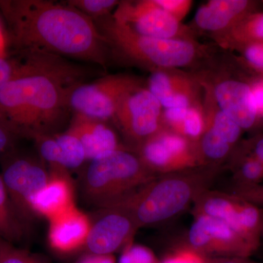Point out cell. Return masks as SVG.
Returning <instances> with one entry per match:
<instances>
[{
  "label": "cell",
  "mask_w": 263,
  "mask_h": 263,
  "mask_svg": "<svg viewBox=\"0 0 263 263\" xmlns=\"http://www.w3.org/2000/svg\"><path fill=\"white\" fill-rule=\"evenodd\" d=\"M28 67L0 89V125L15 138L34 141L54 135L71 111V91L88 72L63 57L41 51L21 53Z\"/></svg>",
  "instance_id": "6da1fadb"
},
{
  "label": "cell",
  "mask_w": 263,
  "mask_h": 263,
  "mask_svg": "<svg viewBox=\"0 0 263 263\" xmlns=\"http://www.w3.org/2000/svg\"><path fill=\"white\" fill-rule=\"evenodd\" d=\"M15 53L41 51L101 66L108 46L94 21L70 5L46 0H0Z\"/></svg>",
  "instance_id": "7a4b0ae2"
},
{
  "label": "cell",
  "mask_w": 263,
  "mask_h": 263,
  "mask_svg": "<svg viewBox=\"0 0 263 263\" xmlns=\"http://www.w3.org/2000/svg\"><path fill=\"white\" fill-rule=\"evenodd\" d=\"M221 169L205 166L157 176L116 207L129 212L139 228L162 224L184 212L209 190Z\"/></svg>",
  "instance_id": "3957f363"
},
{
  "label": "cell",
  "mask_w": 263,
  "mask_h": 263,
  "mask_svg": "<svg viewBox=\"0 0 263 263\" xmlns=\"http://www.w3.org/2000/svg\"><path fill=\"white\" fill-rule=\"evenodd\" d=\"M93 21L110 52L151 72L189 67L206 55L205 46L197 41L141 35L118 22L112 14Z\"/></svg>",
  "instance_id": "277c9868"
},
{
  "label": "cell",
  "mask_w": 263,
  "mask_h": 263,
  "mask_svg": "<svg viewBox=\"0 0 263 263\" xmlns=\"http://www.w3.org/2000/svg\"><path fill=\"white\" fill-rule=\"evenodd\" d=\"M89 162L80 179V193L84 202L97 209L120 205L157 176L129 148Z\"/></svg>",
  "instance_id": "5b68a950"
},
{
  "label": "cell",
  "mask_w": 263,
  "mask_h": 263,
  "mask_svg": "<svg viewBox=\"0 0 263 263\" xmlns=\"http://www.w3.org/2000/svg\"><path fill=\"white\" fill-rule=\"evenodd\" d=\"M193 214L220 219L259 248L262 237L263 210L243 197L209 189L194 202Z\"/></svg>",
  "instance_id": "8992f818"
},
{
  "label": "cell",
  "mask_w": 263,
  "mask_h": 263,
  "mask_svg": "<svg viewBox=\"0 0 263 263\" xmlns=\"http://www.w3.org/2000/svg\"><path fill=\"white\" fill-rule=\"evenodd\" d=\"M162 113L158 100L140 85L123 97L112 121L134 151L162 128Z\"/></svg>",
  "instance_id": "52a82bcc"
},
{
  "label": "cell",
  "mask_w": 263,
  "mask_h": 263,
  "mask_svg": "<svg viewBox=\"0 0 263 263\" xmlns=\"http://www.w3.org/2000/svg\"><path fill=\"white\" fill-rule=\"evenodd\" d=\"M134 152L147 168L157 176L205 167L197 143L163 127Z\"/></svg>",
  "instance_id": "ba28073f"
},
{
  "label": "cell",
  "mask_w": 263,
  "mask_h": 263,
  "mask_svg": "<svg viewBox=\"0 0 263 263\" xmlns=\"http://www.w3.org/2000/svg\"><path fill=\"white\" fill-rule=\"evenodd\" d=\"M142 85L128 75L105 76L91 83H83L71 91L69 106L74 114L98 120H112L123 97Z\"/></svg>",
  "instance_id": "9c48e42d"
},
{
  "label": "cell",
  "mask_w": 263,
  "mask_h": 263,
  "mask_svg": "<svg viewBox=\"0 0 263 263\" xmlns=\"http://www.w3.org/2000/svg\"><path fill=\"white\" fill-rule=\"evenodd\" d=\"M2 159V179L19 214L32 226L35 220L31 211L33 197L45 186L50 177L46 164L15 150Z\"/></svg>",
  "instance_id": "30bf717a"
},
{
  "label": "cell",
  "mask_w": 263,
  "mask_h": 263,
  "mask_svg": "<svg viewBox=\"0 0 263 263\" xmlns=\"http://www.w3.org/2000/svg\"><path fill=\"white\" fill-rule=\"evenodd\" d=\"M183 245L206 258L245 257L250 258L257 247L220 219L196 214Z\"/></svg>",
  "instance_id": "8fae6325"
},
{
  "label": "cell",
  "mask_w": 263,
  "mask_h": 263,
  "mask_svg": "<svg viewBox=\"0 0 263 263\" xmlns=\"http://www.w3.org/2000/svg\"><path fill=\"white\" fill-rule=\"evenodd\" d=\"M112 15L118 22L141 35L196 41L193 29L166 13L155 0L120 2Z\"/></svg>",
  "instance_id": "7c38bea8"
},
{
  "label": "cell",
  "mask_w": 263,
  "mask_h": 263,
  "mask_svg": "<svg viewBox=\"0 0 263 263\" xmlns=\"http://www.w3.org/2000/svg\"><path fill=\"white\" fill-rule=\"evenodd\" d=\"M91 221L84 248L85 252L91 253L114 254L122 252L134 242L140 229L131 214L121 208L98 209Z\"/></svg>",
  "instance_id": "4fadbf2b"
},
{
  "label": "cell",
  "mask_w": 263,
  "mask_h": 263,
  "mask_svg": "<svg viewBox=\"0 0 263 263\" xmlns=\"http://www.w3.org/2000/svg\"><path fill=\"white\" fill-rule=\"evenodd\" d=\"M199 77L210 88L219 108L243 131L258 127L253 95L246 73L219 75L213 80L203 76Z\"/></svg>",
  "instance_id": "5bb4252c"
},
{
  "label": "cell",
  "mask_w": 263,
  "mask_h": 263,
  "mask_svg": "<svg viewBox=\"0 0 263 263\" xmlns=\"http://www.w3.org/2000/svg\"><path fill=\"white\" fill-rule=\"evenodd\" d=\"M146 87L162 109L203 106L204 89L198 76L178 69L152 71Z\"/></svg>",
  "instance_id": "9a60e30c"
},
{
  "label": "cell",
  "mask_w": 263,
  "mask_h": 263,
  "mask_svg": "<svg viewBox=\"0 0 263 263\" xmlns=\"http://www.w3.org/2000/svg\"><path fill=\"white\" fill-rule=\"evenodd\" d=\"M49 179L31 200L30 207L35 219L48 221L76 206L75 185L70 172L59 167H48Z\"/></svg>",
  "instance_id": "2e32d148"
},
{
  "label": "cell",
  "mask_w": 263,
  "mask_h": 263,
  "mask_svg": "<svg viewBox=\"0 0 263 263\" xmlns=\"http://www.w3.org/2000/svg\"><path fill=\"white\" fill-rule=\"evenodd\" d=\"M48 223V243L53 252L65 256L84 250L91 229L89 214L75 206Z\"/></svg>",
  "instance_id": "e0dca14e"
},
{
  "label": "cell",
  "mask_w": 263,
  "mask_h": 263,
  "mask_svg": "<svg viewBox=\"0 0 263 263\" xmlns=\"http://www.w3.org/2000/svg\"><path fill=\"white\" fill-rule=\"evenodd\" d=\"M257 1L211 0L197 9L193 23L211 35L226 32L246 15L257 11Z\"/></svg>",
  "instance_id": "ac0fdd59"
},
{
  "label": "cell",
  "mask_w": 263,
  "mask_h": 263,
  "mask_svg": "<svg viewBox=\"0 0 263 263\" xmlns=\"http://www.w3.org/2000/svg\"><path fill=\"white\" fill-rule=\"evenodd\" d=\"M66 131L81 141L87 161L94 160L113 151L128 148L121 143L117 133L107 122L81 114H74Z\"/></svg>",
  "instance_id": "d6986e66"
},
{
  "label": "cell",
  "mask_w": 263,
  "mask_h": 263,
  "mask_svg": "<svg viewBox=\"0 0 263 263\" xmlns=\"http://www.w3.org/2000/svg\"><path fill=\"white\" fill-rule=\"evenodd\" d=\"M161 124L164 129L197 143L205 129L203 106L162 109Z\"/></svg>",
  "instance_id": "ffe728a7"
},
{
  "label": "cell",
  "mask_w": 263,
  "mask_h": 263,
  "mask_svg": "<svg viewBox=\"0 0 263 263\" xmlns=\"http://www.w3.org/2000/svg\"><path fill=\"white\" fill-rule=\"evenodd\" d=\"M30 228L15 209L0 174V237L19 246L28 239Z\"/></svg>",
  "instance_id": "44dd1931"
},
{
  "label": "cell",
  "mask_w": 263,
  "mask_h": 263,
  "mask_svg": "<svg viewBox=\"0 0 263 263\" xmlns=\"http://www.w3.org/2000/svg\"><path fill=\"white\" fill-rule=\"evenodd\" d=\"M211 36L219 46L229 50L246 43L262 42L263 12L256 11L246 15L226 32Z\"/></svg>",
  "instance_id": "7402d4cb"
},
{
  "label": "cell",
  "mask_w": 263,
  "mask_h": 263,
  "mask_svg": "<svg viewBox=\"0 0 263 263\" xmlns=\"http://www.w3.org/2000/svg\"><path fill=\"white\" fill-rule=\"evenodd\" d=\"M235 185L260 184L263 166L249 151L245 142H240L229 158Z\"/></svg>",
  "instance_id": "603a6c76"
},
{
  "label": "cell",
  "mask_w": 263,
  "mask_h": 263,
  "mask_svg": "<svg viewBox=\"0 0 263 263\" xmlns=\"http://www.w3.org/2000/svg\"><path fill=\"white\" fill-rule=\"evenodd\" d=\"M62 155V167L70 172L80 168L87 161L81 141L68 132L54 134Z\"/></svg>",
  "instance_id": "cb8c5ba5"
},
{
  "label": "cell",
  "mask_w": 263,
  "mask_h": 263,
  "mask_svg": "<svg viewBox=\"0 0 263 263\" xmlns=\"http://www.w3.org/2000/svg\"><path fill=\"white\" fill-rule=\"evenodd\" d=\"M233 51L240 53V65L251 74L263 79V41L246 43Z\"/></svg>",
  "instance_id": "d4e9b609"
},
{
  "label": "cell",
  "mask_w": 263,
  "mask_h": 263,
  "mask_svg": "<svg viewBox=\"0 0 263 263\" xmlns=\"http://www.w3.org/2000/svg\"><path fill=\"white\" fill-rule=\"evenodd\" d=\"M0 263H51L39 254L32 253L20 246L0 237Z\"/></svg>",
  "instance_id": "484cf974"
},
{
  "label": "cell",
  "mask_w": 263,
  "mask_h": 263,
  "mask_svg": "<svg viewBox=\"0 0 263 263\" xmlns=\"http://www.w3.org/2000/svg\"><path fill=\"white\" fill-rule=\"evenodd\" d=\"M66 3L92 20H96L111 14L112 10L117 8L120 2L116 0H70Z\"/></svg>",
  "instance_id": "4316f807"
},
{
  "label": "cell",
  "mask_w": 263,
  "mask_h": 263,
  "mask_svg": "<svg viewBox=\"0 0 263 263\" xmlns=\"http://www.w3.org/2000/svg\"><path fill=\"white\" fill-rule=\"evenodd\" d=\"M28 67L27 58L22 55L0 57V89L17 76L23 73Z\"/></svg>",
  "instance_id": "83f0119b"
},
{
  "label": "cell",
  "mask_w": 263,
  "mask_h": 263,
  "mask_svg": "<svg viewBox=\"0 0 263 263\" xmlns=\"http://www.w3.org/2000/svg\"><path fill=\"white\" fill-rule=\"evenodd\" d=\"M118 263H160V259L148 247L133 242L121 252Z\"/></svg>",
  "instance_id": "f1b7e54d"
},
{
  "label": "cell",
  "mask_w": 263,
  "mask_h": 263,
  "mask_svg": "<svg viewBox=\"0 0 263 263\" xmlns=\"http://www.w3.org/2000/svg\"><path fill=\"white\" fill-rule=\"evenodd\" d=\"M206 259L197 251L181 243L160 259V263H205Z\"/></svg>",
  "instance_id": "f546056e"
},
{
  "label": "cell",
  "mask_w": 263,
  "mask_h": 263,
  "mask_svg": "<svg viewBox=\"0 0 263 263\" xmlns=\"http://www.w3.org/2000/svg\"><path fill=\"white\" fill-rule=\"evenodd\" d=\"M159 6L181 23L193 5L191 0H155Z\"/></svg>",
  "instance_id": "4dcf8cb0"
},
{
  "label": "cell",
  "mask_w": 263,
  "mask_h": 263,
  "mask_svg": "<svg viewBox=\"0 0 263 263\" xmlns=\"http://www.w3.org/2000/svg\"><path fill=\"white\" fill-rule=\"evenodd\" d=\"M246 77L253 95L258 127H263V79L251 74L250 72L246 74Z\"/></svg>",
  "instance_id": "1f68e13d"
},
{
  "label": "cell",
  "mask_w": 263,
  "mask_h": 263,
  "mask_svg": "<svg viewBox=\"0 0 263 263\" xmlns=\"http://www.w3.org/2000/svg\"><path fill=\"white\" fill-rule=\"evenodd\" d=\"M232 193L263 209V185H234Z\"/></svg>",
  "instance_id": "d6a6232c"
},
{
  "label": "cell",
  "mask_w": 263,
  "mask_h": 263,
  "mask_svg": "<svg viewBox=\"0 0 263 263\" xmlns=\"http://www.w3.org/2000/svg\"><path fill=\"white\" fill-rule=\"evenodd\" d=\"M74 263H117L114 254H100L85 252Z\"/></svg>",
  "instance_id": "836d02e7"
},
{
  "label": "cell",
  "mask_w": 263,
  "mask_h": 263,
  "mask_svg": "<svg viewBox=\"0 0 263 263\" xmlns=\"http://www.w3.org/2000/svg\"><path fill=\"white\" fill-rule=\"evenodd\" d=\"M16 138L0 125V157L3 158L14 150Z\"/></svg>",
  "instance_id": "e575fe53"
},
{
  "label": "cell",
  "mask_w": 263,
  "mask_h": 263,
  "mask_svg": "<svg viewBox=\"0 0 263 263\" xmlns=\"http://www.w3.org/2000/svg\"><path fill=\"white\" fill-rule=\"evenodd\" d=\"M245 142L249 151L263 166V135H257Z\"/></svg>",
  "instance_id": "d590c367"
},
{
  "label": "cell",
  "mask_w": 263,
  "mask_h": 263,
  "mask_svg": "<svg viewBox=\"0 0 263 263\" xmlns=\"http://www.w3.org/2000/svg\"><path fill=\"white\" fill-rule=\"evenodd\" d=\"M205 263H258L245 257H216L207 258Z\"/></svg>",
  "instance_id": "8d00e7d4"
},
{
  "label": "cell",
  "mask_w": 263,
  "mask_h": 263,
  "mask_svg": "<svg viewBox=\"0 0 263 263\" xmlns=\"http://www.w3.org/2000/svg\"><path fill=\"white\" fill-rule=\"evenodd\" d=\"M0 57H5V41L0 27Z\"/></svg>",
  "instance_id": "74e56055"
},
{
  "label": "cell",
  "mask_w": 263,
  "mask_h": 263,
  "mask_svg": "<svg viewBox=\"0 0 263 263\" xmlns=\"http://www.w3.org/2000/svg\"><path fill=\"white\" fill-rule=\"evenodd\" d=\"M262 4H263V1H262Z\"/></svg>",
  "instance_id": "f35d334b"
},
{
  "label": "cell",
  "mask_w": 263,
  "mask_h": 263,
  "mask_svg": "<svg viewBox=\"0 0 263 263\" xmlns=\"http://www.w3.org/2000/svg\"><path fill=\"white\" fill-rule=\"evenodd\" d=\"M262 237H263V233H262Z\"/></svg>",
  "instance_id": "ab89813d"
}]
</instances>
